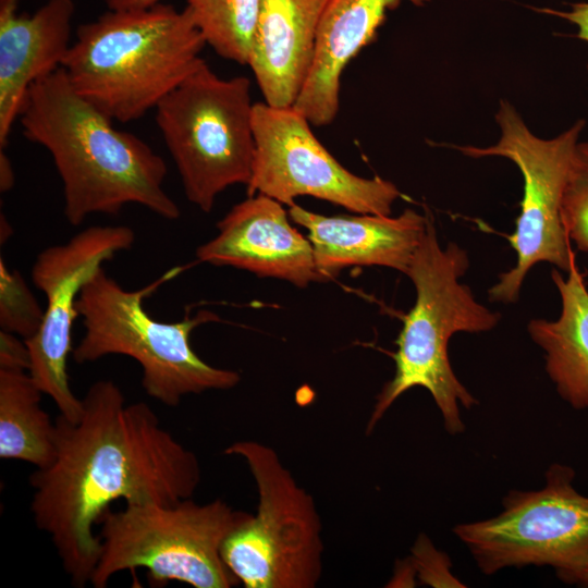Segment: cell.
Returning <instances> with one entry per match:
<instances>
[{
    "instance_id": "cell-1",
    "label": "cell",
    "mask_w": 588,
    "mask_h": 588,
    "mask_svg": "<svg viewBox=\"0 0 588 588\" xmlns=\"http://www.w3.org/2000/svg\"><path fill=\"white\" fill-rule=\"evenodd\" d=\"M73 422L59 415L56 456L29 476L30 512L74 587L90 583L100 540L94 526L115 500L174 504L200 482L197 455L161 426L145 402L126 404L112 380L93 383Z\"/></svg>"
},
{
    "instance_id": "cell-2",
    "label": "cell",
    "mask_w": 588,
    "mask_h": 588,
    "mask_svg": "<svg viewBox=\"0 0 588 588\" xmlns=\"http://www.w3.org/2000/svg\"><path fill=\"white\" fill-rule=\"evenodd\" d=\"M24 135L51 155L63 186V213L77 226L93 213L140 205L167 220L181 210L163 183L164 160L81 97L62 68L35 82L20 113Z\"/></svg>"
},
{
    "instance_id": "cell-3",
    "label": "cell",
    "mask_w": 588,
    "mask_h": 588,
    "mask_svg": "<svg viewBox=\"0 0 588 588\" xmlns=\"http://www.w3.org/2000/svg\"><path fill=\"white\" fill-rule=\"evenodd\" d=\"M205 46L186 9L109 10L77 28L62 69L81 97L126 123L156 109L196 70Z\"/></svg>"
},
{
    "instance_id": "cell-4",
    "label": "cell",
    "mask_w": 588,
    "mask_h": 588,
    "mask_svg": "<svg viewBox=\"0 0 588 588\" xmlns=\"http://www.w3.org/2000/svg\"><path fill=\"white\" fill-rule=\"evenodd\" d=\"M468 267V255L456 243L450 242L444 249L440 246L432 219L427 216L425 233L406 273L415 286L416 301L395 341L394 375L376 397L367 434L414 387L431 394L450 434L464 431L460 406L469 409L478 402L455 376L448 344L456 332L490 331L500 320V314L478 303L471 290L460 282Z\"/></svg>"
},
{
    "instance_id": "cell-5",
    "label": "cell",
    "mask_w": 588,
    "mask_h": 588,
    "mask_svg": "<svg viewBox=\"0 0 588 588\" xmlns=\"http://www.w3.org/2000/svg\"><path fill=\"white\" fill-rule=\"evenodd\" d=\"M174 268L139 290L122 287L102 266L82 287L76 310L85 332L73 348L77 364L93 363L108 355H124L142 368L146 394L167 406H177L187 394L228 390L241 381L237 371L204 362L191 345V333L198 326L220 318L199 310L176 322L151 317L144 299L162 283L175 277Z\"/></svg>"
},
{
    "instance_id": "cell-6",
    "label": "cell",
    "mask_w": 588,
    "mask_h": 588,
    "mask_svg": "<svg viewBox=\"0 0 588 588\" xmlns=\"http://www.w3.org/2000/svg\"><path fill=\"white\" fill-rule=\"evenodd\" d=\"M250 513L221 499L196 503L126 504L100 517V552L90 578L107 587L119 572L146 568L152 586L171 580L194 588H230L240 584L221 556V547Z\"/></svg>"
},
{
    "instance_id": "cell-7",
    "label": "cell",
    "mask_w": 588,
    "mask_h": 588,
    "mask_svg": "<svg viewBox=\"0 0 588 588\" xmlns=\"http://www.w3.org/2000/svg\"><path fill=\"white\" fill-rule=\"evenodd\" d=\"M254 103L246 76L221 78L204 60L155 109L185 197L204 212L221 192L252 177Z\"/></svg>"
},
{
    "instance_id": "cell-8",
    "label": "cell",
    "mask_w": 588,
    "mask_h": 588,
    "mask_svg": "<svg viewBox=\"0 0 588 588\" xmlns=\"http://www.w3.org/2000/svg\"><path fill=\"white\" fill-rule=\"evenodd\" d=\"M223 453L244 460L258 492L256 513L233 529L221 547L228 568L246 588L317 586L323 542L313 497L269 445L237 441Z\"/></svg>"
},
{
    "instance_id": "cell-9",
    "label": "cell",
    "mask_w": 588,
    "mask_h": 588,
    "mask_svg": "<svg viewBox=\"0 0 588 588\" xmlns=\"http://www.w3.org/2000/svg\"><path fill=\"white\" fill-rule=\"evenodd\" d=\"M495 121L499 140L488 147H453L470 158L503 157L519 169L524 180L520 213L515 231L509 236L517 254L514 268L500 274L489 290V298L515 303L528 271L538 262H549L568 272L575 262L561 208L569 170L585 121L578 120L560 135L543 139L526 125L516 109L501 100Z\"/></svg>"
},
{
    "instance_id": "cell-10",
    "label": "cell",
    "mask_w": 588,
    "mask_h": 588,
    "mask_svg": "<svg viewBox=\"0 0 588 588\" xmlns=\"http://www.w3.org/2000/svg\"><path fill=\"white\" fill-rule=\"evenodd\" d=\"M575 470L552 464L540 490H511L503 511L453 528L479 569L551 566L566 581L588 563V497L573 486Z\"/></svg>"
},
{
    "instance_id": "cell-11",
    "label": "cell",
    "mask_w": 588,
    "mask_h": 588,
    "mask_svg": "<svg viewBox=\"0 0 588 588\" xmlns=\"http://www.w3.org/2000/svg\"><path fill=\"white\" fill-rule=\"evenodd\" d=\"M253 125L256 151L248 196L266 195L289 207L299 196H311L356 213L391 215L399 188L379 176L366 179L345 169L293 106L255 102Z\"/></svg>"
},
{
    "instance_id": "cell-12",
    "label": "cell",
    "mask_w": 588,
    "mask_h": 588,
    "mask_svg": "<svg viewBox=\"0 0 588 588\" xmlns=\"http://www.w3.org/2000/svg\"><path fill=\"white\" fill-rule=\"evenodd\" d=\"M134 242L135 232L126 225H93L64 244L42 249L32 267L33 283L46 296L47 307L39 330L25 341L28 372L70 421H77L83 413L82 399L71 390L68 375L77 297L105 261L131 249Z\"/></svg>"
},
{
    "instance_id": "cell-13",
    "label": "cell",
    "mask_w": 588,
    "mask_h": 588,
    "mask_svg": "<svg viewBox=\"0 0 588 588\" xmlns=\"http://www.w3.org/2000/svg\"><path fill=\"white\" fill-rule=\"evenodd\" d=\"M289 218L280 201L261 194L248 196L217 223L218 234L196 249V258L260 278L285 280L298 287L324 281L310 241Z\"/></svg>"
},
{
    "instance_id": "cell-14",
    "label": "cell",
    "mask_w": 588,
    "mask_h": 588,
    "mask_svg": "<svg viewBox=\"0 0 588 588\" xmlns=\"http://www.w3.org/2000/svg\"><path fill=\"white\" fill-rule=\"evenodd\" d=\"M290 219L308 231L318 271L328 280L350 266H382L407 273L427 216L407 208L397 217L323 216L297 204Z\"/></svg>"
},
{
    "instance_id": "cell-15",
    "label": "cell",
    "mask_w": 588,
    "mask_h": 588,
    "mask_svg": "<svg viewBox=\"0 0 588 588\" xmlns=\"http://www.w3.org/2000/svg\"><path fill=\"white\" fill-rule=\"evenodd\" d=\"M74 9L72 0H48L32 15L17 14V0H0V149L30 86L62 68Z\"/></svg>"
},
{
    "instance_id": "cell-16",
    "label": "cell",
    "mask_w": 588,
    "mask_h": 588,
    "mask_svg": "<svg viewBox=\"0 0 588 588\" xmlns=\"http://www.w3.org/2000/svg\"><path fill=\"white\" fill-rule=\"evenodd\" d=\"M403 1L419 7L429 0H329L308 75L293 105L311 125L326 126L335 119L344 69L373 39L387 13Z\"/></svg>"
},
{
    "instance_id": "cell-17",
    "label": "cell",
    "mask_w": 588,
    "mask_h": 588,
    "mask_svg": "<svg viewBox=\"0 0 588 588\" xmlns=\"http://www.w3.org/2000/svg\"><path fill=\"white\" fill-rule=\"evenodd\" d=\"M329 0H260L248 60L265 102L295 103L308 75Z\"/></svg>"
},
{
    "instance_id": "cell-18",
    "label": "cell",
    "mask_w": 588,
    "mask_h": 588,
    "mask_svg": "<svg viewBox=\"0 0 588 588\" xmlns=\"http://www.w3.org/2000/svg\"><path fill=\"white\" fill-rule=\"evenodd\" d=\"M562 309L556 320L532 319L528 332L544 352L546 371L560 396L575 409L588 408V289L574 262L567 277L552 269Z\"/></svg>"
},
{
    "instance_id": "cell-19",
    "label": "cell",
    "mask_w": 588,
    "mask_h": 588,
    "mask_svg": "<svg viewBox=\"0 0 588 588\" xmlns=\"http://www.w3.org/2000/svg\"><path fill=\"white\" fill-rule=\"evenodd\" d=\"M42 391L28 371L0 368V457L36 468L56 456V422L41 407Z\"/></svg>"
},
{
    "instance_id": "cell-20",
    "label": "cell",
    "mask_w": 588,
    "mask_h": 588,
    "mask_svg": "<svg viewBox=\"0 0 588 588\" xmlns=\"http://www.w3.org/2000/svg\"><path fill=\"white\" fill-rule=\"evenodd\" d=\"M260 0H187L185 9L206 45L223 59L247 65Z\"/></svg>"
},
{
    "instance_id": "cell-21",
    "label": "cell",
    "mask_w": 588,
    "mask_h": 588,
    "mask_svg": "<svg viewBox=\"0 0 588 588\" xmlns=\"http://www.w3.org/2000/svg\"><path fill=\"white\" fill-rule=\"evenodd\" d=\"M45 310L40 308L24 279L17 271H9L0 260V327L2 331L33 338L39 330Z\"/></svg>"
},
{
    "instance_id": "cell-22",
    "label": "cell",
    "mask_w": 588,
    "mask_h": 588,
    "mask_svg": "<svg viewBox=\"0 0 588 588\" xmlns=\"http://www.w3.org/2000/svg\"><path fill=\"white\" fill-rule=\"evenodd\" d=\"M561 215L568 238L577 249L588 252V142L577 144Z\"/></svg>"
},
{
    "instance_id": "cell-23",
    "label": "cell",
    "mask_w": 588,
    "mask_h": 588,
    "mask_svg": "<svg viewBox=\"0 0 588 588\" xmlns=\"http://www.w3.org/2000/svg\"><path fill=\"white\" fill-rule=\"evenodd\" d=\"M413 567L420 580L433 587H465L451 575V563L443 552L433 548L430 540L420 535L413 548Z\"/></svg>"
},
{
    "instance_id": "cell-24",
    "label": "cell",
    "mask_w": 588,
    "mask_h": 588,
    "mask_svg": "<svg viewBox=\"0 0 588 588\" xmlns=\"http://www.w3.org/2000/svg\"><path fill=\"white\" fill-rule=\"evenodd\" d=\"M29 351L25 340L14 333L0 330V368L28 371Z\"/></svg>"
},
{
    "instance_id": "cell-25",
    "label": "cell",
    "mask_w": 588,
    "mask_h": 588,
    "mask_svg": "<svg viewBox=\"0 0 588 588\" xmlns=\"http://www.w3.org/2000/svg\"><path fill=\"white\" fill-rule=\"evenodd\" d=\"M541 12L562 17L577 26V37L588 42V2H577L571 4L567 11H556L552 9H541Z\"/></svg>"
},
{
    "instance_id": "cell-26",
    "label": "cell",
    "mask_w": 588,
    "mask_h": 588,
    "mask_svg": "<svg viewBox=\"0 0 588 588\" xmlns=\"http://www.w3.org/2000/svg\"><path fill=\"white\" fill-rule=\"evenodd\" d=\"M161 1L162 0H106L109 10L115 11L145 10L159 4Z\"/></svg>"
},
{
    "instance_id": "cell-27",
    "label": "cell",
    "mask_w": 588,
    "mask_h": 588,
    "mask_svg": "<svg viewBox=\"0 0 588 588\" xmlns=\"http://www.w3.org/2000/svg\"><path fill=\"white\" fill-rule=\"evenodd\" d=\"M14 171L11 160L3 149L0 150V191H10L14 185Z\"/></svg>"
},
{
    "instance_id": "cell-28",
    "label": "cell",
    "mask_w": 588,
    "mask_h": 588,
    "mask_svg": "<svg viewBox=\"0 0 588 588\" xmlns=\"http://www.w3.org/2000/svg\"><path fill=\"white\" fill-rule=\"evenodd\" d=\"M565 583L588 587V563L569 576Z\"/></svg>"
}]
</instances>
